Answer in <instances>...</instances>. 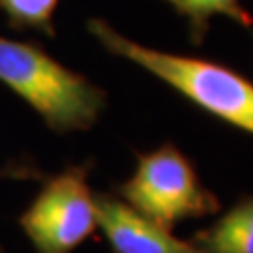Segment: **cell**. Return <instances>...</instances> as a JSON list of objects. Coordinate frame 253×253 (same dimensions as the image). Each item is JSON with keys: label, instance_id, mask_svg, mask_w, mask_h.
I'll use <instances>...</instances> for the list:
<instances>
[{"label": "cell", "instance_id": "1", "mask_svg": "<svg viewBox=\"0 0 253 253\" xmlns=\"http://www.w3.org/2000/svg\"><path fill=\"white\" fill-rule=\"evenodd\" d=\"M86 28L107 53L133 62L201 111L253 135V81L242 73L210 58L141 45L100 17L88 19Z\"/></svg>", "mask_w": 253, "mask_h": 253}, {"label": "cell", "instance_id": "2", "mask_svg": "<svg viewBox=\"0 0 253 253\" xmlns=\"http://www.w3.org/2000/svg\"><path fill=\"white\" fill-rule=\"evenodd\" d=\"M0 83L56 133L90 129L107 107V92L54 60L36 42L0 36Z\"/></svg>", "mask_w": 253, "mask_h": 253}, {"label": "cell", "instance_id": "3", "mask_svg": "<svg viewBox=\"0 0 253 253\" xmlns=\"http://www.w3.org/2000/svg\"><path fill=\"white\" fill-rule=\"evenodd\" d=\"M137 167L115 186L120 199L141 216L172 231L186 219H199L221 210L214 191L203 184L191 160L167 141L150 152H137Z\"/></svg>", "mask_w": 253, "mask_h": 253}, {"label": "cell", "instance_id": "4", "mask_svg": "<svg viewBox=\"0 0 253 253\" xmlns=\"http://www.w3.org/2000/svg\"><path fill=\"white\" fill-rule=\"evenodd\" d=\"M92 162L68 165L45 176L28 208L19 216V225L36 253H72L98 229L96 193L88 176Z\"/></svg>", "mask_w": 253, "mask_h": 253}, {"label": "cell", "instance_id": "5", "mask_svg": "<svg viewBox=\"0 0 253 253\" xmlns=\"http://www.w3.org/2000/svg\"><path fill=\"white\" fill-rule=\"evenodd\" d=\"M98 229L111 253H203L180 240L172 231L141 216L124 201L109 193H96Z\"/></svg>", "mask_w": 253, "mask_h": 253}, {"label": "cell", "instance_id": "6", "mask_svg": "<svg viewBox=\"0 0 253 253\" xmlns=\"http://www.w3.org/2000/svg\"><path fill=\"white\" fill-rule=\"evenodd\" d=\"M190 242L203 253H253V195H242Z\"/></svg>", "mask_w": 253, "mask_h": 253}, {"label": "cell", "instance_id": "7", "mask_svg": "<svg viewBox=\"0 0 253 253\" xmlns=\"http://www.w3.org/2000/svg\"><path fill=\"white\" fill-rule=\"evenodd\" d=\"M182 19H186L190 30V42L201 47L216 15L229 17L244 28H253V15L244 8L242 0H163Z\"/></svg>", "mask_w": 253, "mask_h": 253}, {"label": "cell", "instance_id": "8", "mask_svg": "<svg viewBox=\"0 0 253 253\" xmlns=\"http://www.w3.org/2000/svg\"><path fill=\"white\" fill-rule=\"evenodd\" d=\"M60 0H0V11L9 28L54 38L53 15Z\"/></svg>", "mask_w": 253, "mask_h": 253}, {"label": "cell", "instance_id": "9", "mask_svg": "<svg viewBox=\"0 0 253 253\" xmlns=\"http://www.w3.org/2000/svg\"><path fill=\"white\" fill-rule=\"evenodd\" d=\"M0 178H15V180H43L45 174L40 167H36L28 160L9 162L8 165L0 167Z\"/></svg>", "mask_w": 253, "mask_h": 253}, {"label": "cell", "instance_id": "10", "mask_svg": "<svg viewBox=\"0 0 253 253\" xmlns=\"http://www.w3.org/2000/svg\"><path fill=\"white\" fill-rule=\"evenodd\" d=\"M0 253H2V248H0Z\"/></svg>", "mask_w": 253, "mask_h": 253}]
</instances>
